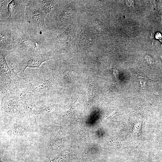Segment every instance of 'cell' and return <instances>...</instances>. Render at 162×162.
I'll return each mask as SVG.
<instances>
[{
    "mask_svg": "<svg viewBox=\"0 0 162 162\" xmlns=\"http://www.w3.org/2000/svg\"><path fill=\"white\" fill-rule=\"evenodd\" d=\"M46 16L38 7L36 0H28L24 13L26 26L38 33L47 35L49 31L45 24Z\"/></svg>",
    "mask_w": 162,
    "mask_h": 162,
    "instance_id": "cell-5",
    "label": "cell"
},
{
    "mask_svg": "<svg viewBox=\"0 0 162 162\" xmlns=\"http://www.w3.org/2000/svg\"><path fill=\"white\" fill-rule=\"evenodd\" d=\"M161 59L162 60V55H161Z\"/></svg>",
    "mask_w": 162,
    "mask_h": 162,
    "instance_id": "cell-17",
    "label": "cell"
},
{
    "mask_svg": "<svg viewBox=\"0 0 162 162\" xmlns=\"http://www.w3.org/2000/svg\"><path fill=\"white\" fill-rule=\"evenodd\" d=\"M81 37V43L86 46L90 45L94 42L93 36L86 32L85 34L83 33Z\"/></svg>",
    "mask_w": 162,
    "mask_h": 162,
    "instance_id": "cell-11",
    "label": "cell"
},
{
    "mask_svg": "<svg viewBox=\"0 0 162 162\" xmlns=\"http://www.w3.org/2000/svg\"><path fill=\"white\" fill-rule=\"evenodd\" d=\"M14 40L11 26L0 23V54L6 56L13 53Z\"/></svg>",
    "mask_w": 162,
    "mask_h": 162,
    "instance_id": "cell-8",
    "label": "cell"
},
{
    "mask_svg": "<svg viewBox=\"0 0 162 162\" xmlns=\"http://www.w3.org/2000/svg\"><path fill=\"white\" fill-rule=\"evenodd\" d=\"M28 0L9 1L7 6L9 14L5 23L14 26L23 25L25 23V11Z\"/></svg>",
    "mask_w": 162,
    "mask_h": 162,
    "instance_id": "cell-7",
    "label": "cell"
},
{
    "mask_svg": "<svg viewBox=\"0 0 162 162\" xmlns=\"http://www.w3.org/2000/svg\"><path fill=\"white\" fill-rule=\"evenodd\" d=\"M6 56L0 54V89L10 92L20 93L27 85L29 77H21L19 73L9 66Z\"/></svg>",
    "mask_w": 162,
    "mask_h": 162,
    "instance_id": "cell-3",
    "label": "cell"
},
{
    "mask_svg": "<svg viewBox=\"0 0 162 162\" xmlns=\"http://www.w3.org/2000/svg\"><path fill=\"white\" fill-rule=\"evenodd\" d=\"M37 72L31 75L27 85L19 94L32 104L38 101L47 100L60 80L49 75L47 68H40Z\"/></svg>",
    "mask_w": 162,
    "mask_h": 162,
    "instance_id": "cell-2",
    "label": "cell"
},
{
    "mask_svg": "<svg viewBox=\"0 0 162 162\" xmlns=\"http://www.w3.org/2000/svg\"><path fill=\"white\" fill-rule=\"evenodd\" d=\"M1 110L7 116L24 115L31 113L34 110L31 104L22 98L18 93L1 90Z\"/></svg>",
    "mask_w": 162,
    "mask_h": 162,
    "instance_id": "cell-4",
    "label": "cell"
},
{
    "mask_svg": "<svg viewBox=\"0 0 162 162\" xmlns=\"http://www.w3.org/2000/svg\"><path fill=\"white\" fill-rule=\"evenodd\" d=\"M11 26L14 40L13 53L15 54L18 59L48 52L46 36L34 32L24 24L17 26Z\"/></svg>",
    "mask_w": 162,
    "mask_h": 162,
    "instance_id": "cell-1",
    "label": "cell"
},
{
    "mask_svg": "<svg viewBox=\"0 0 162 162\" xmlns=\"http://www.w3.org/2000/svg\"><path fill=\"white\" fill-rule=\"evenodd\" d=\"M125 1L126 5L129 7L132 8L134 7V4L133 1Z\"/></svg>",
    "mask_w": 162,
    "mask_h": 162,
    "instance_id": "cell-14",
    "label": "cell"
},
{
    "mask_svg": "<svg viewBox=\"0 0 162 162\" xmlns=\"http://www.w3.org/2000/svg\"><path fill=\"white\" fill-rule=\"evenodd\" d=\"M83 97L80 94H79L78 96L77 97L76 101L72 104L71 106V107L69 111L67 112V113L65 114L66 115L68 114L71 111V110L75 108L79 103L81 102L83 99Z\"/></svg>",
    "mask_w": 162,
    "mask_h": 162,
    "instance_id": "cell-13",
    "label": "cell"
},
{
    "mask_svg": "<svg viewBox=\"0 0 162 162\" xmlns=\"http://www.w3.org/2000/svg\"><path fill=\"white\" fill-rule=\"evenodd\" d=\"M53 51L41 54H37L24 57L19 60L15 68L19 73L23 74L27 68L39 69L43 63L54 59Z\"/></svg>",
    "mask_w": 162,
    "mask_h": 162,
    "instance_id": "cell-6",
    "label": "cell"
},
{
    "mask_svg": "<svg viewBox=\"0 0 162 162\" xmlns=\"http://www.w3.org/2000/svg\"><path fill=\"white\" fill-rule=\"evenodd\" d=\"M146 60H147L149 63L150 64L153 63V60L151 57L150 56H147L146 57Z\"/></svg>",
    "mask_w": 162,
    "mask_h": 162,
    "instance_id": "cell-15",
    "label": "cell"
},
{
    "mask_svg": "<svg viewBox=\"0 0 162 162\" xmlns=\"http://www.w3.org/2000/svg\"><path fill=\"white\" fill-rule=\"evenodd\" d=\"M9 1L7 0H1L0 1V23L5 22L9 17V14L7 8Z\"/></svg>",
    "mask_w": 162,
    "mask_h": 162,
    "instance_id": "cell-10",
    "label": "cell"
},
{
    "mask_svg": "<svg viewBox=\"0 0 162 162\" xmlns=\"http://www.w3.org/2000/svg\"><path fill=\"white\" fill-rule=\"evenodd\" d=\"M89 105H91L94 98L95 87L91 83H89Z\"/></svg>",
    "mask_w": 162,
    "mask_h": 162,
    "instance_id": "cell-12",
    "label": "cell"
},
{
    "mask_svg": "<svg viewBox=\"0 0 162 162\" xmlns=\"http://www.w3.org/2000/svg\"><path fill=\"white\" fill-rule=\"evenodd\" d=\"M161 37V35L159 33L157 35V38H160Z\"/></svg>",
    "mask_w": 162,
    "mask_h": 162,
    "instance_id": "cell-16",
    "label": "cell"
},
{
    "mask_svg": "<svg viewBox=\"0 0 162 162\" xmlns=\"http://www.w3.org/2000/svg\"><path fill=\"white\" fill-rule=\"evenodd\" d=\"M40 9L47 16L54 9L56 1L48 0H36Z\"/></svg>",
    "mask_w": 162,
    "mask_h": 162,
    "instance_id": "cell-9",
    "label": "cell"
}]
</instances>
